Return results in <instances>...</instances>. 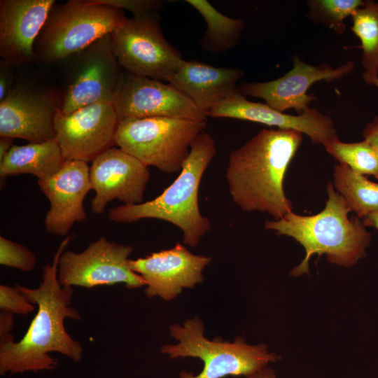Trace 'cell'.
Segmentation results:
<instances>
[{"label":"cell","mask_w":378,"mask_h":378,"mask_svg":"<svg viewBox=\"0 0 378 378\" xmlns=\"http://www.w3.org/2000/svg\"><path fill=\"white\" fill-rule=\"evenodd\" d=\"M362 223L365 227H373L378 230V211L368 215Z\"/></svg>","instance_id":"cell-35"},{"label":"cell","mask_w":378,"mask_h":378,"mask_svg":"<svg viewBox=\"0 0 378 378\" xmlns=\"http://www.w3.org/2000/svg\"><path fill=\"white\" fill-rule=\"evenodd\" d=\"M65 160L57 140L13 145L0 162V177L29 174L45 180L56 174Z\"/></svg>","instance_id":"cell-21"},{"label":"cell","mask_w":378,"mask_h":378,"mask_svg":"<svg viewBox=\"0 0 378 378\" xmlns=\"http://www.w3.org/2000/svg\"><path fill=\"white\" fill-rule=\"evenodd\" d=\"M243 75L239 69L184 60L167 82L186 94L206 115L237 91V83Z\"/></svg>","instance_id":"cell-20"},{"label":"cell","mask_w":378,"mask_h":378,"mask_svg":"<svg viewBox=\"0 0 378 378\" xmlns=\"http://www.w3.org/2000/svg\"><path fill=\"white\" fill-rule=\"evenodd\" d=\"M55 0L0 1L1 60L14 66L35 59L34 45Z\"/></svg>","instance_id":"cell-19"},{"label":"cell","mask_w":378,"mask_h":378,"mask_svg":"<svg viewBox=\"0 0 378 378\" xmlns=\"http://www.w3.org/2000/svg\"><path fill=\"white\" fill-rule=\"evenodd\" d=\"M11 66L0 60V102L4 100L13 88Z\"/></svg>","instance_id":"cell-30"},{"label":"cell","mask_w":378,"mask_h":378,"mask_svg":"<svg viewBox=\"0 0 378 378\" xmlns=\"http://www.w3.org/2000/svg\"><path fill=\"white\" fill-rule=\"evenodd\" d=\"M38 185L50 204L44 220L48 232L65 236L75 223L86 219L83 201L92 190L88 162L66 160L51 177L38 180Z\"/></svg>","instance_id":"cell-17"},{"label":"cell","mask_w":378,"mask_h":378,"mask_svg":"<svg viewBox=\"0 0 378 378\" xmlns=\"http://www.w3.org/2000/svg\"><path fill=\"white\" fill-rule=\"evenodd\" d=\"M111 38L120 66L132 74L167 82L184 61L164 37L155 13L125 17Z\"/></svg>","instance_id":"cell-8"},{"label":"cell","mask_w":378,"mask_h":378,"mask_svg":"<svg viewBox=\"0 0 378 378\" xmlns=\"http://www.w3.org/2000/svg\"><path fill=\"white\" fill-rule=\"evenodd\" d=\"M205 128L206 121L129 118L119 121L115 145L147 167L172 174L181 170L192 143Z\"/></svg>","instance_id":"cell-7"},{"label":"cell","mask_w":378,"mask_h":378,"mask_svg":"<svg viewBox=\"0 0 378 378\" xmlns=\"http://www.w3.org/2000/svg\"><path fill=\"white\" fill-rule=\"evenodd\" d=\"M59 108L53 92L18 83L0 102V136L37 143L55 139Z\"/></svg>","instance_id":"cell-13"},{"label":"cell","mask_w":378,"mask_h":378,"mask_svg":"<svg viewBox=\"0 0 378 378\" xmlns=\"http://www.w3.org/2000/svg\"><path fill=\"white\" fill-rule=\"evenodd\" d=\"M204 330L203 323L197 316L186 320L182 326L175 323L169 326L170 335L178 343L162 346L161 353L169 355L170 359L198 358L204 364L200 374L181 371L178 378L246 377L279 358L264 344L250 345L240 336L233 342L220 337L209 340L204 335Z\"/></svg>","instance_id":"cell-5"},{"label":"cell","mask_w":378,"mask_h":378,"mask_svg":"<svg viewBox=\"0 0 378 378\" xmlns=\"http://www.w3.org/2000/svg\"><path fill=\"white\" fill-rule=\"evenodd\" d=\"M246 378H276V375L273 369L266 367Z\"/></svg>","instance_id":"cell-34"},{"label":"cell","mask_w":378,"mask_h":378,"mask_svg":"<svg viewBox=\"0 0 378 378\" xmlns=\"http://www.w3.org/2000/svg\"><path fill=\"white\" fill-rule=\"evenodd\" d=\"M302 141L298 131L263 129L233 150L225 172L232 201L243 211L266 212L274 220L292 211L284 181Z\"/></svg>","instance_id":"cell-2"},{"label":"cell","mask_w":378,"mask_h":378,"mask_svg":"<svg viewBox=\"0 0 378 378\" xmlns=\"http://www.w3.org/2000/svg\"><path fill=\"white\" fill-rule=\"evenodd\" d=\"M324 147L340 164L359 174L372 175L378 179V151L365 141L346 143L336 138Z\"/></svg>","instance_id":"cell-25"},{"label":"cell","mask_w":378,"mask_h":378,"mask_svg":"<svg viewBox=\"0 0 378 378\" xmlns=\"http://www.w3.org/2000/svg\"><path fill=\"white\" fill-rule=\"evenodd\" d=\"M13 315L11 313L1 311L0 313V337L11 335L14 325Z\"/></svg>","instance_id":"cell-32"},{"label":"cell","mask_w":378,"mask_h":378,"mask_svg":"<svg viewBox=\"0 0 378 378\" xmlns=\"http://www.w3.org/2000/svg\"><path fill=\"white\" fill-rule=\"evenodd\" d=\"M125 18L122 10L88 0L55 3L36 41L35 59L50 64L69 58L111 34Z\"/></svg>","instance_id":"cell-6"},{"label":"cell","mask_w":378,"mask_h":378,"mask_svg":"<svg viewBox=\"0 0 378 378\" xmlns=\"http://www.w3.org/2000/svg\"><path fill=\"white\" fill-rule=\"evenodd\" d=\"M206 115L243 120L281 130L298 131L307 135L313 143L323 146L338 138L330 117L315 108L309 107L296 115L286 114L267 104L248 101L238 91L210 109Z\"/></svg>","instance_id":"cell-18"},{"label":"cell","mask_w":378,"mask_h":378,"mask_svg":"<svg viewBox=\"0 0 378 378\" xmlns=\"http://www.w3.org/2000/svg\"><path fill=\"white\" fill-rule=\"evenodd\" d=\"M131 245L102 237L80 253L64 250L60 255L57 279L62 286L92 288L124 284L129 289L146 286L144 279L130 267Z\"/></svg>","instance_id":"cell-9"},{"label":"cell","mask_w":378,"mask_h":378,"mask_svg":"<svg viewBox=\"0 0 378 378\" xmlns=\"http://www.w3.org/2000/svg\"><path fill=\"white\" fill-rule=\"evenodd\" d=\"M354 67V63L350 60L333 68L327 64L318 66L307 64L295 56L293 68L284 76L270 81L245 83L237 91L244 96L261 98L279 112L293 108L301 114L316 99L314 94H307L314 83L340 80L350 74Z\"/></svg>","instance_id":"cell-15"},{"label":"cell","mask_w":378,"mask_h":378,"mask_svg":"<svg viewBox=\"0 0 378 378\" xmlns=\"http://www.w3.org/2000/svg\"><path fill=\"white\" fill-rule=\"evenodd\" d=\"M203 17L207 29L200 44L212 52H223L234 47L241 37L244 22L240 18L227 17L215 8L206 0H187Z\"/></svg>","instance_id":"cell-22"},{"label":"cell","mask_w":378,"mask_h":378,"mask_svg":"<svg viewBox=\"0 0 378 378\" xmlns=\"http://www.w3.org/2000/svg\"><path fill=\"white\" fill-rule=\"evenodd\" d=\"M0 309L13 314L27 315L32 312L35 306L15 286L0 285Z\"/></svg>","instance_id":"cell-28"},{"label":"cell","mask_w":378,"mask_h":378,"mask_svg":"<svg viewBox=\"0 0 378 378\" xmlns=\"http://www.w3.org/2000/svg\"><path fill=\"white\" fill-rule=\"evenodd\" d=\"M150 176L148 167L137 158L120 148L108 149L90 167L91 187L95 192L91 211L103 214L113 200L126 205L142 203Z\"/></svg>","instance_id":"cell-14"},{"label":"cell","mask_w":378,"mask_h":378,"mask_svg":"<svg viewBox=\"0 0 378 378\" xmlns=\"http://www.w3.org/2000/svg\"><path fill=\"white\" fill-rule=\"evenodd\" d=\"M212 136L200 133L175 181L155 198L140 204L120 205L109 209L108 218L129 223L144 218H155L178 227L183 243L194 248L211 229V222L200 210L198 192L207 167L216 155Z\"/></svg>","instance_id":"cell-4"},{"label":"cell","mask_w":378,"mask_h":378,"mask_svg":"<svg viewBox=\"0 0 378 378\" xmlns=\"http://www.w3.org/2000/svg\"><path fill=\"white\" fill-rule=\"evenodd\" d=\"M211 258L195 255L177 243L173 248L130 259L131 269L145 281L146 297L174 299L183 288H192L203 280L202 272Z\"/></svg>","instance_id":"cell-16"},{"label":"cell","mask_w":378,"mask_h":378,"mask_svg":"<svg viewBox=\"0 0 378 378\" xmlns=\"http://www.w3.org/2000/svg\"><path fill=\"white\" fill-rule=\"evenodd\" d=\"M361 0H309L307 17L312 22L324 25L338 34L346 28L345 19L352 16L363 4Z\"/></svg>","instance_id":"cell-26"},{"label":"cell","mask_w":378,"mask_h":378,"mask_svg":"<svg viewBox=\"0 0 378 378\" xmlns=\"http://www.w3.org/2000/svg\"><path fill=\"white\" fill-rule=\"evenodd\" d=\"M69 240L66 237L60 243L52 263L44 266L38 287L15 285L30 302L37 305V313L20 341L15 342L12 334L0 337L1 375L54 370L57 360L50 356L51 352L59 353L75 362L81 360V344L64 327L66 318L80 320L79 312L71 307L74 288L62 286L57 279L59 260Z\"/></svg>","instance_id":"cell-1"},{"label":"cell","mask_w":378,"mask_h":378,"mask_svg":"<svg viewBox=\"0 0 378 378\" xmlns=\"http://www.w3.org/2000/svg\"><path fill=\"white\" fill-rule=\"evenodd\" d=\"M333 177L337 192L358 218H365L378 211V183L344 164L335 167Z\"/></svg>","instance_id":"cell-23"},{"label":"cell","mask_w":378,"mask_h":378,"mask_svg":"<svg viewBox=\"0 0 378 378\" xmlns=\"http://www.w3.org/2000/svg\"><path fill=\"white\" fill-rule=\"evenodd\" d=\"M112 102L119 121L125 118L168 117L206 121V115L171 84L122 72Z\"/></svg>","instance_id":"cell-11"},{"label":"cell","mask_w":378,"mask_h":378,"mask_svg":"<svg viewBox=\"0 0 378 378\" xmlns=\"http://www.w3.org/2000/svg\"><path fill=\"white\" fill-rule=\"evenodd\" d=\"M0 264L27 272L36 264V255L26 246L0 237Z\"/></svg>","instance_id":"cell-27"},{"label":"cell","mask_w":378,"mask_h":378,"mask_svg":"<svg viewBox=\"0 0 378 378\" xmlns=\"http://www.w3.org/2000/svg\"><path fill=\"white\" fill-rule=\"evenodd\" d=\"M90 3L127 10L134 16L156 13L162 8V2L157 0H88Z\"/></svg>","instance_id":"cell-29"},{"label":"cell","mask_w":378,"mask_h":378,"mask_svg":"<svg viewBox=\"0 0 378 378\" xmlns=\"http://www.w3.org/2000/svg\"><path fill=\"white\" fill-rule=\"evenodd\" d=\"M54 124L64 160L88 162L115 144L119 120L112 101H102L67 115L59 108Z\"/></svg>","instance_id":"cell-12"},{"label":"cell","mask_w":378,"mask_h":378,"mask_svg":"<svg viewBox=\"0 0 378 378\" xmlns=\"http://www.w3.org/2000/svg\"><path fill=\"white\" fill-rule=\"evenodd\" d=\"M325 208L312 216H301L290 211L279 220H266L265 227L279 235L293 238L301 244L305 255L290 272L293 276L309 273L311 256L325 254L329 262L349 267L366 256L371 234L357 216L349 218L351 211L332 182L327 186Z\"/></svg>","instance_id":"cell-3"},{"label":"cell","mask_w":378,"mask_h":378,"mask_svg":"<svg viewBox=\"0 0 378 378\" xmlns=\"http://www.w3.org/2000/svg\"><path fill=\"white\" fill-rule=\"evenodd\" d=\"M363 78L368 85L378 88V76H363Z\"/></svg>","instance_id":"cell-36"},{"label":"cell","mask_w":378,"mask_h":378,"mask_svg":"<svg viewBox=\"0 0 378 378\" xmlns=\"http://www.w3.org/2000/svg\"><path fill=\"white\" fill-rule=\"evenodd\" d=\"M363 135L364 141L378 151V117L366 125Z\"/></svg>","instance_id":"cell-31"},{"label":"cell","mask_w":378,"mask_h":378,"mask_svg":"<svg viewBox=\"0 0 378 378\" xmlns=\"http://www.w3.org/2000/svg\"><path fill=\"white\" fill-rule=\"evenodd\" d=\"M351 19V31L360 39L363 50V76H378V2L364 1Z\"/></svg>","instance_id":"cell-24"},{"label":"cell","mask_w":378,"mask_h":378,"mask_svg":"<svg viewBox=\"0 0 378 378\" xmlns=\"http://www.w3.org/2000/svg\"><path fill=\"white\" fill-rule=\"evenodd\" d=\"M73 63L59 109L67 115L83 106L112 101L122 71L111 34L72 55Z\"/></svg>","instance_id":"cell-10"},{"label":"cell","mask_w":378,"mask_h":378,"mask_svg":"<svg viewBox=\"0 0 378 378\" xmlns=\"http://www.w3.org/2000/svg\"><path fill=\"white\" fill-rule=\"evenodd\" d=\"M13 139L7 136H0V162L9 152L13 144Z\"/></svg>","instance_id":"cell-33"}]
</instances>
